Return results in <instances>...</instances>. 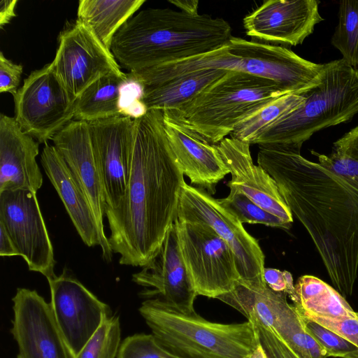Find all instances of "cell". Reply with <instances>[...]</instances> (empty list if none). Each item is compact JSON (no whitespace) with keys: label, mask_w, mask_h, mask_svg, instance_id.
I'll use <instances>...</instances> for the list:
<instances>
[{"label":"cell","mask_w":358,"mask_h":358,"mask_svg":"<svg viewBox=\"0 0 358 358\" xmlns=\"http://www.w3.org/2000/svg\"><path fill=\"white\" fill-rule=\"evenodd\" d=\"M257 164L309 234L334 287L351 296L358 274V184L294 147L259 145Z\"/></svg>","instance_id":"6da1fadb"},{"label":"cell","mask_w":358,"mask_h":358,"mask_svg":"<svg viewBox=\"0 0 358 358\" xmlns=\"http://www.w3.org/2000/svg\"><path fill=\"white\" fill-rule=\"evenodd\" d=\"M131 166L124 194L105 210L113 253L122 265L143 267L177 218L184 174L170 145L163 112L133 120Z\"/></svg>","instance_id":"7a4b0ae2"},{"label":"cell","mask_w":358,"mask_h":358,"mask_svg":"<svg viewBox=\"0 0 358 358\" xmlns=\"http://www.w3.org/2000/svg\"><path fill=\"white\" fill-rule=\"evenodd\" d=\"M231 31L221 17L149 8L122 26L110 51L120 66L137 73L220 50L229 44Z\"/></svg>","instance_id":"3957f363"},{"label":"cell","mask_w":358,"mask_h":358,"mask_svg":"<svg viewBox=\"0 0 358 358\" xmlns=\"http://www.w3.org/2000/svg\"><path fill=\"white\" fill-rule=\"evenodd\" d=\"M138 311L158 343L181 358H248L260 343L250 320L211 322L159 298L145 299Z\"/></svg>","instance_id":"277c9868"},{"label":"cell","mask_w":358,"mask_h":358,"mask_svg":"<svg viewBox=\"0 0 358 358\" xmlns=\"http://www.w3.org/2000/svg\"><path fill=\"white\" fill-rule=\"evenodd\" d=\"M288 94L271 80L229 71L179 109L162 112L215 145L247 117Z\"/></svg>","instance_id":"5b68a950"},{"label":"cell","mask_w":358,"mask_h":358,"mask_svg":"<svg viewBox=\"0 0 358 358\" xmlns=\"http://www.w3.org/2000/svg\"><path fill=\"white\" fill-rule=\"evenodd\" d=\"M358 113V69L342 58L323 64L320 83L295 110L266 127L254 144L301 148L315 133Z\"/></svg>","instance_id":"8992f818"},{"label":"cell","mask_w":358,"mask_h":358,"mask_svg":"<svg viewBox=\"0 0 358 358\" xmlns=\"http://www.w3.org/2000/svg\"><path fill=\"white\" fill-rule=\"evenodd\" d=\"M176 219L208 225L233 251L239 282L255 288L267 287L264 279V255L258 241L218 199L185 182L179 198Z\"/></svg>","instance_id":"52a82bcc"},{"label":"cell","mask_w":358,"mask_h":358,"mask_svg":"<svg viewBox=\"0 0 358 358\" xmlns=\"http://www.w3.org/2000/svg\"><path fill=\"white\" fill-rule=\"evenodd\" d=\"M181 254L197 296L217 299L240 280L236 259L228 244L208 225L176 219Z\"/></svg>","instance_id":"ba28073f"},{"label":"cell","mask_w":358,"mask_h":358,"mask_svg":"<svg viewBox=\"0 0 358 358\" xmlns=\"http://www.w3.org/2000/svg\"><path fill=\"white\" fill-rule=\"evenodd\" d=\"M15 117L22 130L46 144L73 120L76 99L52 71L50 63L32 71L13 95Z\"/></svg>","instance_id":"9c48e42d"},{"label":"cell","mask_w":358,"mask_h":358,"mask_svg":"<svg viewBox=\"0 0 358 358\" xmlns=\"http://www.w3.org/2000/svg\"><path fill=\"white\" fill-rule=\"evenodd\" d=\"M227 49L234 57V71L271 80L289 94L305 93L320 81L323 64L287 48L232 36Z\"/></svg>","instance_id":"30bf717a"},{"label":"cell","mask_w":358,"mask_h":358,"mask_svg":"<svg viewBox=\"0 0 358 358\" xmlns=\"http://www.w3.org/2000/svg\"><path fill=\"white\" fill-rule=\"evenodd\" d=\"M58 41L50 67L76 99L99 78L124 73L110 50L78 20L61 32Z\"/></svg>","instance_id":"8fae6325"},{"label":"cell","mask_w":358,"mask_h":358,"mask_svg":"<svg viewBox=\"0 0 358 358\" xmlns=\"http://www.w3.org/2000/svg\"><path fill=\"white\" fill-rule=\"evenodd\" d=\"M0 224L29 271L41 273L47 280L56 275L52 242L35 192L28 189L0 192Z\"/></svg>","instance_id":"7c38bea8"},{"label":"cell","mask_w":358,"mask_h":358,"mask_svg":"<svg viewBox=\"0 0 358 358\" xmlns=\"http://www.w3.org/2000/svg\"><path fill=\"white\" fill-rule=\"evenodd\" d=\"M48 281L55 320L71 357L75 358L112 310L66 268Z\"/></svg>","instance_id":"4fadbf2b"},{"label":"cell","mask_w":358,"mask_h":358,"mask_svg":"<svg viewBox=\"0 0 358 358\" xmlns=\"http://www.w3.org/2000/svg\"><path fill=\"white\" fill-rule=\"evenodd\" d=\"M133 120L120 115L89 122L105 210L115 208L126 190L131 166Z\"/></svg>","instance_id":"5bb4252c"},{"label":"cell","mask_w":358,"mask_h":358,"mask_svg":"<svg viewBox=\"0 0 358 358\" xmlns=\"http://www.w3.org/2000/svg\"><path fill=\"white\" fill-rule=\"evenodd\" d=\"M12 301L10 333L17 344L20 358H72L50 303L36 290L20 287Z\"/></svg>","instance_id":"9a60e30c"},{"label":"cell","mask_w":358,"mask_h":358,"mask_svg":"<svg viewBox=\"0 0 358 358\" xmlns=\"http://www.w3.org/2000/svg\"><path fill=\"white\" fill-rule=\"evenodd\" d=\"M52 141L91 206L100 236L102 257L110 262L113 252L104 231L106 203L89 122L72 120L54 136Z\"/></svg>","instance_id":"2e32d148"},{"label":"cell","mask_w":358,"mask_h":358,"mask_svg":"<svg viewBox=\"0 0 358 358\" xmlns=\"http://www.w3.org/2000/svg\"><path fill=\"white\" fill-rule=\"evenodd\" d=\"M132 280L144 289L140 292L145 299L159 298L185 312H194L197 294L185 266L173 224L160 247Z\"/></svg>","instance_id":"e0dca14e"},{"label":"cell","mask_w":358,"mask_h":358,"mask_svg":"<svg viewBox=\"0 0 358 358\" xmlns=\"http://www.w3.org/2000/svg\"><path fill=\"white\" fill-rule=\"evenodd\" d=\"M316 0H268L245 15L247 36L264 42L296 46L323 20Z\"/></svg>","instance_id":"ac0fdd59"},{"label":"cell","mask_w":358,"mask_h":358,"mask_svg":"<svg viewBox=\"0 0 358 358\" xmlns=\"http://www.w3.org/2000/svg\"><path fill=\"white\" fill-rule=\"evenodd\" d=\"M217 146L231 176L227 186L236 187L265 210L292 225V212L274 179L253 163L250 145L226 137Z\"/></svg>","instance_id":"d6986e66"},{"label":"cell","mask_w":358,"mask_h":358,"mask_svg":"<svg viewBox=\"0 0 358 358\" xmlns=\"http://www.w3.org/2000/svg\"><path fill=\"white\" fill-rule=\"evenodd\" d=\"M165 131L176 160L190 182L210 194L229 171L217 145L210 144L192 130L164 115Z\"/></svg>","instance_id":"ffe728a7"},{"label":"cell","mask_w":358,"mask_h":358,"mask_svg":"<svg viewBox=\"0 0 358 358\" xmlns=\"http://www.w3.org/2000/svg\"><path fill=\"white\" fill-rule=\"evenodd\" d=\"M38 142L24 132L14 117L0 115V192L41 187L43 176L36 162Z\"/></svg>","instance_id":"44dd1931"},{"label":"cell","mask_w":358,"mask_h":358,"mask_svg":"<svg viewBox=\"0 0 358 358\" xmlns=\"http://www.w3.org/2000/svg\"><path fill=\"white\" fill-rule=\"evenodd\" d=\"M41 162L82 241L89 247L100 246V236L91 206L53 145H45Z\"/></svg>","instance_id":"7402d4cb"},{"label":"cell","mask_w":358,"mask_h":358,"mask_svg":"<svg viewBox=\"0 0 358 358\" xmlns=\"http://www.w3.org/2000/svg\"><path fill=\"white\" fill-rule=\"evenodd\" d=\"M287 296V294L274 292L268 287L255 288L238 281L231 292L217 299L240 312L248 320L281 334L299 315Z\"/></svg>","instance_id":"603a6c76"},{"label":"cell","mask_w":358,"mask_h":358,"mask_svg":"<svg viewBox=\"0 0 358 358\" xmlns=\"http://www.w3.org/2000/svg\"><path fill=\"white\" fill-rule=\"evenodd\" d=\"M229 71L208 69L190 72L165 82L143 87L142 101L148 110H176Z\"/></svg>","instance_id":"cb8c5ba5"},{"label":"cell","mask_w":358,"mask_h":358,"mask_svg":"<svg viewBox=\"0 0 358 358\" xmlns=\"http://www.w3.org/2000/svg\"><path fill=\"white\" fill-rule=\"evenodd\" d=\"M144 3L145 0H80L77 20L110 50L117 31Z\"/></svg>","instance_id":"d4e9b609"},{"label":"cell","mask_w":358,"mask_h":358,"mask_svg":"<svg viewBox=\"0 0 358 358\" xmlns=\"http://www.w3.org/2000/svg\"><path fill=\"white\" fill-rule=\"evenodd\" d=\"M294 287V306L301 315L357 316V313L334 287L315 276H301Z\"/></svg>","instance_id":"484cf974"},{"label":"cell","mask_w":358,"mask_h":358,"mask_svg":"<svg viewBox=\"0 0 358 358\" xmlns=\"http://www.w3.org/2000/svg\"><path fill=\"white\" fill-rule=\"evenodd\" d=\"M127 73L105 75L90 85L76 100L74 120L92 122L120 116V88Z\"/></svg>","instance_id":"4316f807"},{"label":"cell","mask_w":358,"mask_h":358,"mask_svg":"<svg viewBox=\"0 0 358 358\" xmlns=\"http://www.w3.org/2000/svg\"><path fill=\"white\" fill-rule=\"evenodd\" d=\"M304 99L305 93L288 94L273 100L241 121L230 138L254 144L263 130L297 108Z\"/></svg>","instance_id":"83f0119b"},{"label":"cell","mask_w":358,"mask_h":358,"mask_svg":"<svg viewBox=\"0 0 358 358\" xmlns=\"http://www.w3.org/2000/svg\"><path fill=\"white\" fill-rule=\"evenodd\" d=\"M338 21L331 38L342 59L354 68L358 66V0L339 1Z\"/></svg>","instance_id":"f1b7e54d"},{"label":"cell","mask_w":358,"mask_h":358,"mask_svg":"<svg viewBox=\"0 0 358 358\" xmlns=\"http://www.w3.org/2000/svg\"><path fill=\"white\" fill-rule=\"evenodd\" d=\"M120 343L119 316L106 315L100 327L75 358H117Z\"/></svg>","instance_id":"f546056e"},{"label":"cell","mask_w":358,"mask_h":358,"mask_svg":"<svg viewBox=\"0 0 358 358\" xmlns=\"http://www.w3.org/2000/svg\"><path fill=\"white\" fill-rule=\"evenodd\" d=\"M229 195L219 199L222 206L243 223L262 224L268 227L289 229L292 225L265 210L234 187H229Z\"/></svg>","instance_id":"4dcf8cb0"},{"label":"cell","mask_w":358,"mask_h":358,"mask_svg":"<svg viewBox=\"0 0 358 358\" xmlns=\"http://www.w3.org/2000/svg\"><path fill=\"white\" fill-rule=\"evenodd\" d=\"M117 358H181L162 347L152 334H135L120 343Z\"/></svg>","instance_id":"1f68e13d"},{"label":"cell","mask_w":358,"mask_h":358,"mask_svg":"<svg viewBox=\"0 0 358 358\" xmlns=\"http://www.w3.org/2000/svg\"><path fill=\"white\" fill-rule=\"evenodd\" d=\"M279 336L301 358L329 357L328 352L306 331L301 315L282 335Z\"/></svg>","instance_id":"d6a6232c"},{"label":"cell","mask_w":358,"mask_h":358,"mask_svg":"<svg viewBox=\"0 0 358 358\" xmlns=\"http://www.w3.org/2000/svg\"><path fill=\"white\" fill-rule=\"evenodd\" d=\"M143 86L129 73L120 88L119 108L121 115L133 120L139 118L148 111L142 101Z\"/></svg>","instance_id":"836d02e7"},{"label":"cell","mask_w":358,"mask_h":358,"mask_svg":"<svg viewBox=\"0 0 358 358\" xmlns=\"http://www.w3.org/2000/svg\"><path fill=\"white\" fill-rule=\"evenodd\" d=\"M301 317L306 331L328 352L329 357L341 358L343 355L357 349L352 343L333 331L308 318Z\"/></svg>","instance_id":"e575fe53"},{"label":"cell","mask_w":358,"mask_h":358,"mask_svg":"<svg viewBox=\"0 0 358 358\" xmlns=\"http://www.w3.org/2000/svg\"><path fill=\"white\" fill-rule=\"evenodd\" d=\"M333 331L352 343L358 349V315L355 317H326L301 315Z\"/></svg>","instance_id":"d590c367"},{"label":"cell","mask_w":358,"mask_h":358,"mask_svg":"<svg viewBox=\"0 0 358 358\" xmlns=\"http://www.w3.org/2000/svg\"><path fill=\"white\" fill-rule=\"evenodd\" d=\"M254 324L257 328L260 342L270 358H301L278 334L261 324Z\"/></svg>","instance_id":"8d00e7d4"},{"label":"cell","mask_w":358,"mask_h":358,"mask_svg":"<svg viewBox=\"0 0 358 358\" xmlns=\"http://www.w3.org/2000/svg\"><path fill=\"white\" fill-rule=\"evenodd\" d=\"M23 67L7 59L3 52L0 53V92L14 95L20 83Z\"/></svg>","instance_id":"74e56055"},{"label":"cell","mask_w":358,"mask_h":358,"mask_svg":"<svg viewBox=\"0 0 358 358\" xmlns=\"http://www.w3.org/2000/svg\"><path fill=\"white\" fill-rule=\"evenodd\" d=\"M264 279L267 287L276 292L287 294L292 301L296 299L295 287L291 273L287 271L264 268Z\"/></svg>","instance_id":"f35d334b"},{"label":"cell","mask_w":358,"mask_h":358,"mask_svg":"<svg viewBox=\"0 0 358 358\" xmlns=\"http://www.w3.org/2000/svg\"><path fill=\"white\" fill-rule=\"evenodd\" d=\"M332 151L358 162V125L337 140Z\"/></svg>","instance_id":"ab89813d"},{"label":"cell","mask_w":358,"mask_h":358,"mask_svg":"<svg viewBox=\"0 0 358 358\" xmlns=\"http://www.w3.org/2000/svg\"><path fill=\"white\" fill-rule=\"evenodd\" d=\"M0 255L18 256L20 253L4 227L0 224Z\"/></svg>","instance_id":"60d3db41"},{"label":"cell","mask_w":358,"mask_h":358,"mask_svg":"<svg viewBox=\"0 0 358 358\" xmlns=\"http://www.w3.org/2000/svg\"><path fill=\"white\" fill-rule=\"evenodd\" d=\"M17 0H2L0 2V27L8 24L16 16L15 8Z\"/></svg>","instance_id":"b9f144b4"},{"label":"cell","mask_w":358,"mask_h":358,"mask_svg":"<svg viewBox=\"0 0 358 358\" xmlns=\"http://www.w3.org/2000/svg\"><path fill=\"white\" fill-rule=\"evenodd\" d=\"M169 3L173 4L177 8H178L180 11L184 13L191 14V15H196L199 14L198 8H199V1L196 0H171L169 1Z\"/></svg>","instance_id":"7bdbcfd3"},{"label":"cell","mask_w":358,"mask_h":358,"mask_svg":"<svg viewBox=\"0 0 358 358\" xmlns=\"http://www.w3.org/2000/svg\"><path fill=\"white\" fill-rule=\"evenodd\" d=\"M248 358H270L264 346L259 343Z\"/></svg>","instance_id":"ee69618b"},{"label":"cell","mask_w":358,"mask_h":358,"mask_svg":"<svg viewBox=\"0 0 358 358\" xmlns=\"http://www.w3.org/2000/svg\"><path fill=\"white\" fill-rule=\"evenodd\" d=\"M17 358H20L18 355L17 356Z\"/></svg>","instance_id":"f6af8a7d"}]
</instances>
